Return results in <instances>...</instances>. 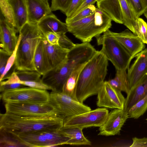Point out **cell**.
Masks as SVG:
<instances>
[{"label":"cell","mask_w":147,"mask_h":147,"mask_svg":"<svg viewBox=\"0 0 147 147\" xmlns=\"http://www.w3.org/2000/svg\"><path fill=\"white\" fill-rule=\"evenodd\" d=\"M37 24L45 35L49 32L66 33L68 32L66 23L61 22L52 13L44 17Z\"/></svg>","instance_id":"obj_21"},{"label":"cell","mask_w":147,"mask_h":147,"mask_svg":"<svg viewBox=\"0 0 147 147\" xmlns=\"http://www.w3.org/2000/svg\"><path fill=\"white\" fill-rule=\"evenodd\" d=\"M143 14L147 20V9L145 10Z\"/></svg>","instance_id":"obj_47"},{"label":"cell","mask_w":147,"mask_h":147,"mask_svg":"<svg viewBox=\"0 0 147 147\" xmlns=\"http://www.w3.org/2000/svg\"><path fill=\"white\" fill-rule=\"evenodd\" d=\"M84 0H72L65 14L67 17H70L81 6Z\"/></svg>","instance_id":"obj_42"},{"label":"cell","mask_w":147,"mask_h":147,"mask_svg":"<svg viewBox=\"0 0 147 147\" xmlns=\"http://www.w3.org/2000/svg\"><path fill=\"white\" fill-rule=\"evenodd\" d=\"M82 129L77 127L63 126L59 131L61 134L69 138L66 144L91 145L90 141L84 135Z\"/></svg>","instance_id":"obj_24"},{"label":"cell","mask_w":147,"mask_h":147,"mask_svg":"<svg viewBox=\"0 0 147 147\" xmlns=\"http://www.w3.org/2000/svg\"><path fill=\"white\" fill-rule=\"evenodd\" d=\"M119 1L122 11L123 24L134 34V27L138 18L126 0Z\"/></svg>","instance_id":"obj_26"},{"label":"cell","mask_w":147,"mask_h":147,"mask_svg":"<svg viewBox=\"0 0 147 147\" xmlns=\"http://www.w3.org/2000/svg\"><path fill=\"white\" fill-rule=\"evenodd\" d=\"M136 59L131 67L128 68L127 76L130 89L147 71V48L135 56Z\"/></svg>","instance_id":"obj_17"},{"label":"cell","mask_w":147,"mask_h":147,"mask_svg":"<svg viewBox=\"0 0 147 147\" xmlns=\"http://www.w3.org/2000/svg\"><path fill=\"white\" fill-rule=\"evenodd\" d=\"M1 147H29L18 136L0 129Z\"/></svg>","instance_id":"obj_27"},{"label":"cell","mask_w":147,"mask_h":147,"mask_svg":"<svg viewBox=\"0 0 147 147\" xmlns=\"http://www.w3.org/2000/svg\"><path fill=\"white\" fill-rule=\"evenodd\" d=\"M94 14L95 13L89 16L77 21L66 23L68 32L78 39L82 32L92 22Z\"/></svg>","instance_id":"obj_29"},{"label":"cell","mask_w":147,"mask_h":147,"mask_svg":"<svg viewBox=\"0 0 147 147\" xmlns=\"http://www.w3.org/2000/svg\"><path fill=\"white\" fill-rule=\"evenodd\" d=\"M11 55L2 49H0V75L3 74L9 58Z\"/></svg>","instance_id":"obj_41"},{"label":"cell","mask_w":147,"mask_h":147,"mask_svg":"<svg viewBox=\"0 0 147 147\" xmlns=\"http://www.w3.org/2000/svg\"><path fill=\"white\" fill-rule=\"evenodd\" d=\"M144 7L146 9H147V0H142Z\"/></svg>","instance_id":"obj_46"},{"label":"cell","mask_w":147,"mask_h":147,"mask_svg":"<svg viewBox=\"0 0 147 147\" xmlns=\"http://www.w3.org/2000/svg\"><path fill=\"white\" fill-rule=\"evenodd\" d=\"M132 143L130 147H147V137L132 138Z\"/></svg>","instance_id":"obj_43"},{"label":"cell","mask_w":147,"mask_h":147,"mask_svg":"<svg viewBox=\"0 0 147 147\" xmlns=\"http://www.w3.org/2000/svg\"><path fill=\"white\" fill-rule=\"evenodd\" d=\"M21 38V36L19 35L18 41L16 47L13 52L9 58L4 72L3 75L0 77V81L4 80L9 72L10 71L14 65L17 51L19 44Z\"/></svg>","instance_id":"obj_37"},{"label":"cell","mask_w":147,"mask_h":147,"mask_svg":"<svg viewBox=\"0 0 147 147\" xmlns=\"http://www.w3.org/2000/svg\"><path fill=\"white\" fill-rule=\"evenodd\" d=\"M147 110V94L128 111L129 118L137 119Z\"/></svg>","instance_id":"obj_31"},{"label":"cell","mask_w":147,"mask_h":147,"mask_svg":"<svg viewBox=\"0 0 147 147\" xmlns=\"http://www.w3.org/2000/svg\"><path fill=\"white\" fill-rule=\"evenodd\" d=\"M59 130L22 134L18 136L29 147H54L66 144L69 138Z\"/></svg>","instance_id":"obj_9"},{"label":"cell","mask_w":147,"mask_h":147,"mask_svg":"<svg viewBox=\"0 0 147 147\" xmlns=\"http://www.w3.org/2000/svg\"><path fill=\"white\" fill-rule=\"evenodd\" d=\"M21 83L25 86L43 90H53V88L43 82L41 79L39 81H21Z\"/></svg>","instance_id":"obj_38"},{"label":"cell","mask_w":147,"mask_h":147,"mask_svg":"<svg viewBox=\"0 0 147 147\" xmlns=\"http://www.w3.org/2000/svg\"><path fill=\"white\" fill-rule=\"evenodd\" d=\"M1 98L5 103L16 102L45 103L49 102L50 93L46 90L23 87L2 92Z\"/></svg>","instance_id":"obj_7"},{"label":"cell","mask_w":147,"mask_h":147,"mask_svg":"<svg viewBox=\"0 0 147 147\" xmlns=\"http://www.w3.org/2000/svg\"><path fill=\"white\" fill-rule=\"evenodd\" d=\"M109 113L105 108H99L64 120L63 126L77 127L82 129L88 127H100L105 122Z\"/></svg>","instance_id":"obj_10"},{"label":"cell","mask_w":147,"mask_h":147,"mask_svg":"<svg viewBox=\"0 0 147 147\" xmlns=\"http://www.w3.org/2000/svg\"><path fill=\"white\" fill-rule=\"evenodd\" d=\"M147 94V71L140 80L131 88L127 95L124 108L129 110Z\"/></svg>","instance_id":"obj_18"},{"label":"cell","mask_w":147,"mask_h":147,"mask_svg":"<svg viewBox=\"0 0 147 147\" xmlns=\"http://www.w3.org/2000/svg\"><path fill=\"white\" fill-rule=\"evenodd\" d=\"M15 72L20 80L23 81H39L42 76L36 71L16 70Z\"/></svg>","instance_id":"obj_33"},{"label":"cell","mask_w":147,"mask_h":147,"mask_svg":"<svg viewBox=\"0 0 147 147\" xmlns=\"http://www.w3.org/2000/svg\"><path fill=\"white\" fill-rule=\"evenodd\" d=\"M49 102L54 107L57 116L64 120L91 110L89 107L63 91H51Z\"/></svg>","instance_id":"obj_6"},{"label":"cell","mask_w":147,"mask_h":147,"mask_svg":"<svg viewBox=\"0 0 147 147\" xmlns=\"http://www.w3.org/2000/svg\"><path fill=\"white\" fill-rule=\"evenodd\" d=\"M44 48L52 68L65 61L70 49L63 48L59 45L49 43L45 38L43 40Z\"/></svg>","instance_id":"obj_19"},{"label":"cell","mask_w":147,"mask_h":147,"mask_svg":"<svg viewBox=\"0 0 147 147\" xmlns=\"http://www.w3.org/2000/svg\"><path fill=\"white\" fill-rule=\"evenodd\" d=\"M96 8L94 5H90L74 16L70 18L67 17L65 23L74 22L89 16L95 13Z\"/></svg>","instance_id":"obj_34"},{"label":"cell","mask_w":147,"mask_h":147,"mask_svg":"<svg viewBox=\"0 0 147 147\" xmlns=\"http://www.w3.org/2000/svg\"><path fill=\"white\" fill-rule=\"evenodd\" d=\"M98 0H84L81 6L70 17L68 18H70L74 16L88 6L91 5H94L95 3Z\"/></svg>","instance_id":"obj_45"},{"label":"cell","mask_w":147,"mask_h":147,"mask_svg":"<svg viewBox=\"0 0 147 147\" xmlns=\"http://www.w3.org/2000/svg\"><path fill=\"white\" fill-rule=\"evenodd\" d=\"M98 45H102L100 51L113 64L117 70H126L132 59L130 53L117 40L107 31L96 37Z\"/></svg>","instance_id":"obj_5"},{"label":"cell","mask_w":147,"mask_h":147,"mask_svg":"<svg viewBox=\"0 0 147 147\" xmlns=\"http://www.w3.org/2000/svg\"><path fill=\"white\" fill-rule=\"evenodd\" d=\"M48 0H26L28 22L38 24L43 18L52 13Z\"/></svg>","instance_id":"obj_16"},{"label":"cell","mask_w":147,"mask_h":147,"mask_svg":"<svg viewBox=\"0 0 147 147\" xmlns=\"http://www.w3.org/2000/svg\"><path fill=\"white\" fill-rule=\"evenodd\" d=\"M134 34L144 44H147V24L142 18H138L134 27Z\"/></svg>","instance_id":"obj_32"},{"label":"cell","mask_w":147,"mask_h":147,"mask_svg":"<svg viewBox=\"0 0 147 147\" xmlns=\"http://www.w3.org/2000/svg\"><path fill=\"white\" fill-rule=\"evenodd\" d=\"M43 39L41 40L38 43L34 58L36 70L42 76L52 69L45 50Z\"/></svg>","instance_id":"obj_23"},{"label":"cell","mask_w":147,"mask_h":147,"mask_svg":"<svg viewBox=\"0 0 147 147\" xmlns=\"http://www.w3.org/2000/svg\"><path fill=\"white\" fill-rule=\"evenodd\" d=\"M12 9L15 27L19 32L22 27L28 22L26 0H7Z\"/></svg>","instance_id":"obj_20"},{"label":"cell","mask_w":147,"mask_h":147,"mask_svg":"<svg viewBox=\"0 0 147 147\" xmlns=\"http://www.w3.org/2000/svg\"><path fill=\"white\" fill-rule=\"evenodd\" d=\"M6 112L21 116H57L54 107L45 103L9 102L5 103Z\"/></svg>","instance_id":"obj_8"},{"label":"cell","mask_w":147,"mask_h":147,"mask_svg":"<svg viewBox=\"0 0 147 147\" xmlns=\"http://www.w3.org/2000/svg\"><path fill=\"white\" fill-rule=\"evenodd\" d=\"M126 70H117L115 77L108 81L113 86L125 92L129 93L130 87Z\"/></svg>","instance_id":"obj_28"},{"label":"cell","mask_w":147,"mask_h":147,"mask_svg":"<svg viewBox=\"0 0 147 147\" xmlns=\"http://www.w3.org/2000/svg\"><path fill=\"white\" fill-rule=\"evenodd\" d=\"M64 119L55 116L25 117L5 113L0 115V129L17 136L59 130Z\"/></svg>","instance_id":"obj_2"},{"label":"cell","mask_w":147,"mask_h":147,"mask_svg":"<svg viewBox=\"0 0 147 147\" xmlns=\"http://www.w3.org/2000/svg\"><path fill=\"white\" fill-rule=\"evenodd\" d=\"M97 51L89 42L76 44L69 50L67 60L42 76V81L53 91L62 92L66 81L75 68L87 62Z\"/></svg>","instance_id":"obj_1"},{"label":"cell","mask_w":147,"mask_h":147,"mask_svg":"<svg viewBox=\"0 0 147 147\" xmlns=\"http://www.w3.org/2000/svg\"><path fill=\"white\" fill-rule=\"evenodd\" d=\"M19 32L21 38L14 63L16 70L36 71L34 63L35 53L38 43L45 36L37 24L28 22Z\"/></svg>","instance_id":"obj_4"},{"label":"cell","mask_w":147,"mask_h":147,"mask_svg":"<svg viewBox=\"0 0 147 147\" xmlns=\"http://www.w3.org/2000/svg\"><path fill=\"white\" fill-rule=\"evenodd\" d=\"M72 0H52L50 7L52 11L59 10L65 14Z\"/></svg>","instance_id":"obj_36"},{"label":"cell","mask_w":147,"mask_h":147,"mask_svg":"<svg viewBox=\"0 0 147 147\" xmlns=\"http://www.w3.org/2000/svg\"><path fill=\"white\" fill-rule=\"evenodd\" d=\"M131 6L137 18L144 13L146 9L142 0H130Z\"/></svg>","instance_id":"obj_39"},{"label":"cell","mask_w":147,"mask_h":147,"mask_svg":"<svg viewBox=\"0 0 147 147\" xmlns=\"http://www.w3.org/2000/svg\"><path fill=\"white\" fill-rule=\"evenodd\" d=\"M7 79L6 80L0 81L1 92L25 86L21 83V81L17 75L15 71H13Z\"/></svg>","instance_id":"obj_30"},{"label":"cell","mask_w":147,"mask_h":147,"mask_svg":"<svg viewBox=\"0 0 147 147\" xmlns=\"http://www.w3.org/2000/svg\"><path fill=\"white\" fill-rule=\"evenodd\" d=\"M17 32L15 28L5 19L1 13L0 20V46L1 48L11 55L18 41Z\"/></svg>","instance_id":"obj_15"},{"label":"cell","mask_w":147,"mask_h":147,"mask_svg":"<svg viewBox=\"0 0 147 147\" xmlns=\"http://www.w3.org/2000/svg\"><path fill=\"white\" fill-rule=\"evenodd\" d=\"M46 39L50 44L52 45H59V36L57 33L49 32L45 35Z\"/></svg>","instance_id":"obj_44"},{"label":"cell","mask_w":147,"mask_h":147,"mask_svg":"<svg viewBox=\"0 0 147 147\" xmlns=\"http://www.w3.org/2000/svg\"><path fill=\"white\" fill-rule=\"evenodd\" d=\"M59 36V45L61 47L70 49L76 45L66 36L65 33H57Z\"/></svg>","instance_id":"obj_40"},{"label":"cell","mask_w":147,"mask_h":147,"mask_svg":"<svg viewBox=\"0 0 147 147\" xmlns=\"http://www.w3.org/2000/svg\"><path fill=\"white\" fill-rule=\"evenodd\" d=\"M128 3L129 4V5L131 6V7L132 8L131 5V3L130 2V0H126Z\"/></svg>","instance_id":"obj_48"},{"label":"cell","mask_w":147,"mask_h":147,"mask_svg":"<svg viewBox=\"0 0 147 147\" xmlns=\"http://www.w3.org/2000/svg\"><path fill=\"white\" fill-rule=\"evenodd\" d=\"M108 60L100 51H97L87 63L79 75L76 97L81 103L88 97L97 94L105 82L107 75Z\"/></svg>","instance_id":"obj_3"},{"label":"cell","mask_w":147,"mask_h":147,"mask_svg":"<svg viewBox=\"0 0 147 147\" xmlns=\"http://www.w3.org/2000/svg\"><path fill=\"white\" fill-rule=\"evenodd\" d=\"M107 31L128 51L132 59L137 54L144 49V43L137 36L128 29L119 33L114 32L109 29Z\"/></svg>","instance_id":"obj_14"},{"label":"cell","mask_w":147,"mask_h":147,"mask_svg":"<svg viewBox=\"0 0 147 147\" xmlns=\"http://www.w3.org/2000/svg\"><path fill=\"white\" fill-rule=\"evenodd\" d=\"M112 21L106 13L96 8L93 21L82 32L78 39L82 42H90L93 37H96L109 30L111 27Z\"/></svg>","instance_id":"obj_12"},{"label":"cell","mask_w":147,"mask_h":147,"mask_svg":"<svg viewBox=\"0 0 147 147\" xmlns=\"http://www.w3.org/2000/svg\"><path fill=\"white\" fill-rule=\"evenodd\" d=\"M97 105L110 109H122L126 99L119 90L105 81L97 94Z\"/></svg>","instance_id":"obj_11"},{"label":"cell","mask_w":147,"mask_h":147,"mask_svg":"<svg viewBox=\"0 0 147 147\" xmlns=\"http://www.w3.org/2000/svg\"><path fill=\"white\" fill-rule=\"evenodd\" d=\"M0 6L1 13L7 21L15 27L14 18L12 11L7 0H0Z\"/></svg>","instance_id":"obj_35"},{"label":"cell","mask_w":147,"mask_h":147,"mask_svg":"<svg viewBox=\"0 0 147 147\" xmlns=\"http://www.w3.org/2000/svg\"><path fill=\"white\" fill-rule=\"evenodd\" d=\"M128 118V111L124 108L111 111L100 127L98 135L109 136L119 135L121 128Z\"/></svg>","instance_id":"obj_13"},{"label":"cell","mask_w":147,"mask_h":147,"mask_svg":"<svg viewBox=\"0 0 147 147\" xmlns=\"http://www.w3.org/2000/svg\"><path fill=\"white\" fill-rule=\"evenodd\" d=\"M146 120H147V118H146Z\"/></svg>","instance_id":"obj_49"},{"label":"cell","mask_w":147,"mask_h":147,"mask_svg":"<svg viewBox=\"0 0 147 147\" xmlns=\"http://www.w3.org/2000/svg\"><path fill=\"white\" fill-rule=\"evenodd\" d=\"M97 7L106 13L112 21L123 24L122 11L119 0H98Z\"/></svg>","instance_id":"obj_22"},{"label":"cell","mask_w":147,"mask_h":147,"mask_svg":"<svg viewBox=\"0 0 147 147\" xmlns=\"http://www.w3.org/2000/svg\"><path fill=\"white\" fill-rule=\"evenodd\" d=\"M87 63L77 66L67 78L63 86L62 91L76 100H77L76 90L79 77Z\"/></svg>","instance_id":"obj_25"}]
</instances>
